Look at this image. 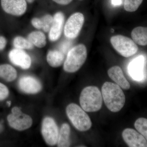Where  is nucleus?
<instances>
[{
  "mask_svg": "<svg viewBox=\"0 0 147 147\" xmlns=\"http://www.w3.org/2000/svg\"><path fill=\"white\" fill-rule=\"evenodd\" d=\"M102 94L105 105L111 112L117 113L123 108L125 95L117 84L105 82L102 87Z\"/></svg>",
  "mask_w": 147,
  "mask_h": 147,
  "instance_id": "f257e3e1",
  "label": "nucleus"
},
{
  "mask_svg": "<svg viewBox=\"0 0 147 147\" xmlns=\"http://www.w3.org/2000/svg\"><path fill=\"white\" fill-rule=\"evenodd\" d=\"M79 101L84 111L97 112L102 107V94L97 87L94 86L86 87L81 92Z\"/></svg>",
  "mask_w": 147,
  "mask_h": 147,
  "instance_id": "f03ea898",
  "label": "nucleus"
},
{
  "mask_svg": "<svg viewBox=\"0 0 147 147\" xmlns=\"http://www.w3.org/2000/svg\"><path fill=\"white\" fill-rule=\"evenodd\" d=\"M87 57L86 47L79 44L72 47L67 54L64 63L65 71L74 73L79 70L85 63Z\"/></svg>",
  "mask_w": 147,
  "mask_h": 147,
  "instance_id": "7ed1b4c3",
  "label": "nucleus"
},
{
  "mask_svg": "<svg viewBox=\"0 0 147 147\" xmlns=\"http://www.w3.org/2000/svg\"><path fill=\"white\" fill-rule=\"evenodd\" d=\"M66 114L74 126L80 131H86L91 128L90 119L84 110L75 103H71L67 107Z\"/></svg>",
  "mask_w": 147,
  "mask_h": 147,
  "instance_id": "20e7f679",
  "label": "nucleus"
},
{
  "mask_svg": "<svg viewBox=\"0 0 147 147\" xmlns=\"http://www.w3.org/2000/svg\"><path fill=\"white\" fill-rule=\"evenodd\" d=\"M110 40L114 49L125 57L133 56L139 50L137 44L132 39L121 35L114 36Z\"/></svg>",
  "mask_w": 147,
  "mask_h": 147,
  "instance_id": "39448f33",
  "label": "nucleus"
},
{
  "mask_svg": "<svg viewBox=\"0 0 147 147\" xmlns=\"http://www.w3.org/2000/svg\"><path fill=\"white\" fill-rule=\"evenodd\" d=\"M11 127L19 131L28 129L32 124V119L30 116L21 112L20 108L15 107L11 110V113L7 117Z\"/></svg>",
  "mask_w": 147,
  "mask_h": 147,
  "instance_id": "423d86ee",
  "label": "nucleus"
},
{
  "mask_svg": "<svg viewBox=\"0 0 147 147\" xmlns=\"http://www.w3.org/2000/svg\"><path fill=\"white\" fill-rule=\"evenodd\" d=\"M84 15L80 12L73 13L67 19L64 26V34L67 38L74 39L78 36L84 23Z\"/></svg>",
  "mask_w": 147,
  "mask_h": 147,
  "instance_id": "0eeeda50",
  "label": "nucleus"
},
{
  "mask_svg": "<svg viewBox=\"0 0 147 147\" xmlns=\"http://www.w3.org/2000/svg\"><path fill=\"white\" fill-rule=\"evenodd\" d=\"M41 133L46 144L51 146L57 144L59 137V130L54 119L47 117L43 120Z\"/></svg>",
  "mask_w": 147,
  "mask_h": 147,
  "instance_id": "6e6552de",
  "label": "nucleus"
},
{
  "mask_svg": "<svg viewBox=\"0 0 147 147\" xmlns=\"http://www.w3.org/2000/svg\"><path fill=\"white\" fill-rule=\"evenodd\" d=\"M1 5L5 12L13 16H21L27 10L26 0H1Z\"/></svg>",
  "mask_w": 147,
  "mask_h": 147,
  "instance_id": "1a4fd4ad",
  "label": "nucleus"
},
{
  "mask_svg": "<svg viewBox=\"0 0 147 147\" xmlns=\"http://www.w3.org/2000/svg\"><path fill=\"white\" fill-rule=\"evenodd\" d=\"M124 141L130 147H146L147 139L136 130L131 128L125 129L122 132Z\"/></svg>",
  "mask_w": 147,
  "mask_h": 147,
  "instance_id": "9d476101",
  "label": "nucleus"
},
{
  "mask_svg": "<svg viewBox=\"0 0 147 147\" xmlns=\"http://www.w3.org/2000/svg\"><path fill=\"white\" fill-rule=\"evenodd\" d=\"M9 57L13 64L23 69L30 68L31 65V59L25 51L21 49L14 48L9 52Z\"/></svg>",
  "mask_w": 147,
  "mask_h": 147,
  "instance_id": "9b49d317",
  "label": "nucleus"
},
{
  "mask_svg": "<svg viewBox=\"0 0 147 147\" xmlns=\"http://www.w3.org/2000/svg\"><path fill=\"white\" fill-rule=\"evenodd\" d=\"M18 86L22 91L27 94L37 93L40 91L42 88L40 82L34 77L31 76H24L18 82Z\"/></svg>",
  "mask_w": 147,
  "mask_h": 147,
  "instance_id": "f8f14e48",
  "label": "nucleus"
},
{
  "mask_svg": "<svg viewBox=\"0 0 147 147\" xmlns=\"http://www.w3.org/2000/svg\"><path fill=\"white\" fill-rule=\"evenodd\" d=\"M65 21L64 15L61 11L57 12L53 17L52 26L49 31V38L51 41H57L60 37Z\"/></svg>",
  "mask_w": 147,
  "mask_h": 147,
  "instance_id": "ddd939ff",
  "label": "nucleus"
},
{
  "mask_svg": "<svg viewBox=\"0 0 147 147\" xmlns=\"http://www.w3.org/2000/svg\"><path fill=\"white\" fill-rule=\"evenodd\" d=\"M144 57L139 56L132 61L129 65V73L135 81H142L144 79Z\"/></svg>",
  "mask_w": 147,
  "mask_h": 147,
  "instance_id": "4468645a",
  "label": "nucleus"
},
{
  "mask_svg": "<svg viewBox=\"0 0 147 147\" xmlns=\"http://www.w3.org/2000/svg\"><path fill=\"white\" fill-rule=\"evenodd\" d=\"M109 77L116 84L124 90H128L130 88V84L125 79L122 70L118 66H115L111 67L108 71Z\"/></svg>",
  "mask_w": 147,
  "mask_h": 147,
  "instance_id": "2eb2a0df",
  "label": "nucleus"
},
{
  "mask_svg": "<svg viewBox=\"0 0 147 147\" xmlns=\"http://www.w3.org/2000/svg\"><path fill=\"white\" fill-rule=\"evenodd\" d=\"M131 36L136 44L146 46L147 45V28L144 27L134 28L131 31Z\"/></svg>",
  "mask_w": 147,
  "mask_h": 147,
  "instance_id": "dca6fc26",
  "label": "nucleus"
},
{
  "mask_svg": "<svg viewBox=\"0 0 147 147\" xmlns=\"http://www.w3.org/2000/svg\"><path fill=\"white\" fill-rule=\"evenodd\" d=\"M70 128L67 123H63L61 127L60 131L59 132L57 144L58 147H67L70 146Z\"/></svg>",
  "mask_w": 147,
  "mask_h": 147,
  "instance_id": "f3484780",
  "label": "nucleus"
},
{
  "mask_svg": "<svg viewBox=\"0 0 147 147\" xmlns=\"http://www.w3.org/2000/svg\"><path fill=\"white\" fill-rule=\"evenodd\" d=\"M65 59L63 53L58 50H50L47 53V61L49 65L53 67L60 66Z\"/></svg>",
  "mask_w": 147,
  "mask_h": 147,
  "instance_id": "a211bd4d",
  "label": "nucleus"
},
{
  "mask_svg": "<svg viewBox=\"0 0 147 147\" xmlns=\"http://www.w3.org/2000/svg\"><path fill=\"white\" fill-rule=\"evenodd\" d=\"M17 77V71L13 67L8 64L0 65V77L6 82L14 81Z\"/></svg>",
  "mask_w": 147,
  "mask_h": 147,
  "instance_id": "6ab92c4d",
  "label": "nucleus"
},
{
  "mask_svg": "<svg viewBox=\"0 0 147 147\" xmlns=\"http://www.w3.org/2000/svg\"><path fill=\"white\" fill-rule=\"evenodd\" d=\"M28 39L33 45L38 48L45 47L46 44V36L40 31L32 32L29 34Z\"/></svg>",
  "mask_w": 147,
  "mask_h": 147,
  "instance_id": "aec40b11",
  "label": "nucleus"
},
{
  "mask_svg": "<svg viewBox=\"0 0 147 147\" xmlns=\"http://www.w3.org/2000/svg\"><path fill=\"white\" fill-rule=\"evenodd\" d=\"M13 45L17 49L30 50L33 48V45L28 39L22 36H17L13 40Z\"/></svg>",
  "mask_w": 147,
  "mask_h": 147,
  "instance_id": "412c9836",
  "label": "nucleus"
},
{
  "mask_svg": "<svg viewBox=\"0 0 147 147\" xmlns=\"http://www.w3.org/2000/svg\"><path fill=\"white\" fill-rule=\"evenodd\" d=\"M134 127L137 131L144 137L147 139V120L144 118L138 119L135 121Z\"/></svg>",
  "mask_w": 147,
  "mask_h": 147,
  "instance_id": "4be33fe9",
  "label": "nucleus"
},
{
  "mask_svg": "<svg viewBox=\"0 0 147 147\" xmlns=\"http://www.w3.org/2000/svg\"><path fill=\"white\" fill-rule=\"evenodd\" d=\"M143 0H125L124 8L128 12H134L142 4Z\"/></svg>",
  "mask_w": 147,
  "mask_h": 147,
  "instance_id": "5701e85b",
  "label": "nucleus"
},
{
  "mask_svg": "<svg viewBox=\"0 0 147 147\" xmlns=\"http://www.w3.org/2000/svg\"><path fill=\"white\" fill-rule=\"evenodd\" d=\"M42 22V29L44 32H49L52 26L53 17L50 14H46L41 18Z\"/></svg>",
  "mask_w": 147,
  "mask_h": 147,
  "instance_id": "b1692460",
  "label": "nucleus"
},
{
  "mask_svg": "<svg viewBox=\"0 0 147 147\" xmlns=\"http://www.w3.org/2000/svg\"><path fill=\"white\" fill-rule=\"evenodd\" d=\"M9 91L5 85L0 83V100L5 99L8 96Z\"/></svg>",
  "mask_w": 147,
  "mask_h": 147,
  "instance_id": "393cba45",
  "label": "nucleus"
},
{
  "mask_svg": "<svg viewBox=\"0 0 147 147\" xmlns=\"http://www.w3.org/2000/svg\"><path fill=\"white\" fill-rule=\"evenodd\" d=\"M32 24L35 28L37 29H42V22L41 18H34L32 20Z\"/></svg>",
  "mask_w": 147,
  "mask_h": 147,
  "instance_id": "a878e982",
  "label": "nucleus"
},
{
  "mask_svg": "<svg viewBox=\"0 0 147 147\" xmlns=\"http://www.w3.org/2000/svg\"><path fill=\"white\" fill-rule=\"evenodd\" d=\"M53 1L61 5H67L71 2L73 0H53Z\"/></svg>",
  "mask_w": 147,
  "mask_h": 147,
  "instance_id": "bb28decb",
  "label": "nucleus"
},
{
  "mask_svg": "<svg viewBox=\"0 0 147 147\" xmlns=\"http://www.w3.org/2000/svg\"><path fill=\"white\" fill-rule=\"evenodd\" d=\"M7 44L6 40L4 37L0 36V51L4 49Z\"/></svg>",
  "mask_w": 147,
  "mask_h": 147,
  "instance_id": "cd10ccee",
  "label": "nucleus"
},
{
  "mask_svg": "<svg viewBox=\"0 0 147 147\" xmlns=\"http://www.w3.org/2000/svg\"><path fill=\"white\" fill-rule=\"evenodd\" d=\"M3 125L0 123V133L2 132L3 130Z\"/></svg>",
  "mask_w": 147,
  "mask_h": 147,
  "instance_id": "c85d7f7f",
  "label": "nucleus"
},
{
  "mask_svg": "<svg viewBox=\"0 0 147 147\" xmlns=\"http://www.w3.org/2000/svg\"><path fill=\"white\" fill-rule=\"evenodd\" d=\"M27 1H28V3H31L34 2V0H27Z\"/></svg>",
  "mask_w": 147,
  "mask_h": 147,
  "instance_id": "c756f323",
  "label": "nucleus"
},
{
  "mask_svg": "<svg viewBox=\"0 0 147 147\" xmlns=\"http://www.w3.org/2000/svg\"><path fill=\"white\" fill-rule=\"evenodd\" d=\"M7 104L9 106H10L11 104V102L10 101H7Z\"/></svg>",
  "mask_w": 147,
  "mask_h": 147,
  "instance_id": "7c9ffc66",
  "label": "nucleus"
},
{
  "mask_svg": "<svg viewBox=\"0 0 147 147\" xmlns=\"http://www.w3.org/2000/svg\"><path fill=\"white\" fill-rule=\"evenodd\" d=\"M81 1H82V0H81Z\"/></svg>",
  "mask_w": 147,
  "mask_h": 147,
  "instance_id": "2f4dec72",
  "label": "nucleus"
}]
</instances>
